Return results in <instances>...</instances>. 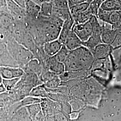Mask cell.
Masks as SVG:
<instances>
[{
  "label": "cell",
  "instance_id": "obj_1",
  "mask_svg": "<svg viewBox=\"0 0 121 121\" xmlns=\"http://www.w3.org/2000/svg\"><path fill=\"white\" fill-rule=\"evenodd\" d=\"M64 21L52 15L44 17L39 15L35 19L26 17L25 23L27 29L37 46L58 39Z\"/></svg>",
  "mask_w": 121,
  "mask_h": 121
},
{
  "label": "cell",
  "instance_id": "obj_2",
  "mask_svg": "<svg viewBox=\"0 0 121 121\" xmlns=\"http://www.w3.org/2000/svg\"><path fill=\"white\" fill-rule=\"evenodd\" d=\"M94 60V57L91 51L82 46L69 51L64 62L65 70L79 72L89 69Z\"/></svg>",
  "mask_w": 121,
  "mask_h": 121
},
{
  "label": "cell",
  "instance_id": "obj_3",
  "mask_svg": "<svg viewBox=\"0 0 121 121\" xmlns=\"http://www.w3.org/2000/svg\"><path fill=\"white\" fill-rule=\"evenodd\" d=\"M2 39L6 44L10 54L17 62L19 67L23 69L34 58L33 53L30 50L18 43L11 36L5 37Z\"/></svg>",
  "mask_w": 121,
  "mask_h": 121
},
{
  "label": "cell",
  "instance_id": "obj_4",
  "mask_svg": "<svg viewBox=\"0 0 121 121\" xmlns=\"http://www.w3.org/2000/svg\"><path fill=\"white\" fill-rule=\"evenodd\" d=\"M100 21L111 25L117 30L121 24V10L108 11L99 8L96 16Z\"/></svg>",
  "mask_w": 121,
  "mask_h": 121
},
{
  "label": "cell",
  "instance_id": "obj_5",
  "mask_svg": "<svg viewBox=\"0 0 121 121\" xmlns=\"http://www.w3.org/2000/svg\"><path fill=\"white\" fill-rule=\"evenodd\" d=\"M0 66L19 67L17 62L10 54L4 40L0 39Z\"/></svg>",
  "mask_w": 121,
  "mask_h": 121
},
{
  "label": "cell",
  "instance_id": "obj_6",
  "mask_svg": "<svg viewBox=\"0 0 121 121\" xmlns=\"http://www.w3.org/2000/svg\"><path fill=\"white\" fill-rule=\"evenodd\" d=\"M9 13L16 22H25L26 17L25 9L22 8L13 0H7Z\"/></svg>",
  "mask_w": 121,
  "mask_h": 121
},
{
  "label": "cell",
  "instance_id": "obj_7",
  "mask_svg": "<svg viewBox=\"0 0 121 121\" xmlns=\"http://www.w3.org/2000/svg\"><path fill=\"white\" fill-rule=\"evenodd\" d=\"M73 30L82 42L86 41L93 34L91 26L89 21L81 24H74Z\"/></svg>",
  "mask_w": 121,
  "mask_h": 121
},
{
  "label": "cell",
  "instance_id": "obj_8",
  "mask_svg": "<svg viewBox=\"0 0 121 121\" xmlns=\"http://www.w3.org/2000/svg\"><path fill=\"white\" fill-rule=\"evenodd\" d=\"M24 73L23 69L20 67L0 66V75L3 79L21 78Z\"/></svg>",
  "mask_w": 121,
  "mask_h": 121
},
{
  "label": "cell",
  "instance_id": "obj_9",
  "mask_svg": "<svg viewBox=\"0 0 121 121\" xmlns=\"http://www.w3.org/2000/svg\"><path fill=\"white\" fill-rule=\"evenodd\" d=\"M63 45V44L57 39L44 43L43 48L45 54L48 57H51L56 55Z\"/></svg>",
  "mask_w": 121,
  "mask_h": 121
},
{
  "label": "cell",
  "instance_id": "obj_10",
  "mask_svg": "<svg viewBox=\"0 0 121 121\" xmlns=\"http://www.w3.org/2000/svg\"><path fill=\"white\" fill-rule=\"evenodd\" d=\"M48 69L57 75L64 73L65 65L56 60L55 56L48 57L45 61Z\"/></svg>",
  "mask_w": 121,
  "mask_h": 121
},
{
  "label": "cell",
  "instance_id": "obj_11",
  "mask_svg": "<svg viewBox=\"0 0 121 121\" xmlns=\"http://www.w3.org/2000/svg\"><path fill=\"white\" fill-rule=\"evenodd\" d=\"M83 42L74 33L73 30L69 34L63 45L69 51L76 49L82 46Z\"/></svg>",
  "mask_w": 121,
  "mask_h": 121
},
{
  "label": "cell",
  "instance_id": "obj_12",
  "mask_svg": "<svg viewBox=\"0 0 121 121\" xmlns=\"http://www.w3.org/2000/svg\"><path fill=\"white\" fill-rule=\"evenodd\" d=\"M110 50V45L102 43L98 45L91 52L95 60H96L105 58L108 55Z\"/></svg>",
  "mask_w": 121,
  "mask_h": 121
},
{
  "label": "cell",
  "instance_id": "obj_13",
  "mask_svg": "<svg viewBox=\"0 0 121 121\" xmlns=\"http://www.w3.org/2000/svg\"><path fill=\"white\" fill-rule=\"evenodd\" d=\"M74 24V22L72 17H70L63 22L60 30V35L58 39L63 44L64 43L69 34L73 30Z\"/></svg>",
  "mask_w": 121,
  "mask_h": 121
},
{
  "label": "cell",
  "instance_id": "obj_14",
  "mask_svg": "<svg viewBox=\"0 0 121 121\" xmlns=\"http://www.w3.org/2000/svg\"><path fill=\"white\" fill-rule=\"evenodd\" d=\"M25 107L19 109L12 116L9 117V121H31Z\"/></svg>",
  "mask_w": 121,
  "mask_h": 121
},
{
  "label": "cell",
  "instance_id": "obj_15",
  "mask_svg": "<svg viewBox=\"0 0 121 121\" xmlns=\"http://www.w3.org/2000/svg\"><path fill=\"white\" fill-rule=\"evenodd\" d=\"M26 65L32 72L36 73L39 78L43 71L42 62L36 58H33Z\"/></svg>",
  "mask_w": 121,
  "mask_h": 121
},
{
  "label": "cell",
  "instance_id": "obj_16",
  "mask_svg": "<svg viewBox=\"0 0 121 121\" xmlns=\"http://www.w3.org/2000/svg\"><path fill=\"white\" fill-rule=\"evenodd\" d=\"M102 43L100 35L92 34L86 41L83 42L82 46L87 48L91 51L95 47Z\"/></svg>",
  "mask_w": 121,
  "mask_h": 121
},
{
  "label": "cell",
  "instance_id": "obj_17",
  "mask_svg": "<svg viewBox=\"0 0 121 121\" xmlns=\"http://www.w3.org/2000/svg\"><path fill=\"white\" fill-rule=\"evenodd\" d=\"M92 16V14L91 12L87 9L86 11L75 14L72 17L73 18L74 24H78L89 21Z\"/></svg>",
  "mask_w": 121,
  "mask_h": 121
},
{
  "label": "cell",
  "instance_id": "obj_18",
  "mask_svg": "<svg viewBox=\"0 0 121 121\" xmlns=\"http://www.w3.org/2000/svg\"><path fill=\"white\" fill-rule=\"evenodd\" d=\"M101 9L108 11L121 10V6L117 0H105L100 6Z\"/></svg>",
  "mask_w": 121,
  "mask_h": 121
},
{
  "label": "cell",
  "instance_id": "obj_19",
  "mask_svg": "<svg viewBox=\"0 0 121 121\" xmlns=\"http://www.w3.org/2000/svg\"><path fill=\"white\" fill-rule=\"evenodd\" d=\"M53 6L52 2H45L40 5V11L39 15L49 17L52 15Z\"/></svg>",
  "mask_w": 121,
  "mask_h": 121
},
{
  "label": "cell",
  "instance_id": "obj_20",
  "mask_svg": "<svg viewBox=\"0 0 121 121\" xmlns=\"http://www.w3.org/2000/svg\"><path fill=\"white\" fill-rule=\"evenodd\" d=\"M91 24L93 34L101 35L103 30V26L99 20L96 16L92 15L89 20Z\"/></svg>",
  "mask_w": 121,
  "mask_h": 121
},
{
  "label": "cell",
  "instance_id": "obj_21",
  "mask_svg": "<svg viewBox=\"0 0 121 121\" xmlns=\"http://www.w3.org/2000/svg\"><path fill=\"white\" fill-rule=\"evenodd\" d=\"M52 15L62 20L64 22L72 17L69 9H62L53 7Z\"/></svg>",
  "mask_w": 121,
  "mask_h": 121
},
{
  "label": "cell",
  "instance_id": "obj_22",
  "mask_svg": "<svg viewBox=\"0 0 121 121\" xmlns=\"http://www.w3.org/2000/svg\"><path fill=\"white\" fill-rule=\"evenodd\" d=\"M29 96L39 98L46 97L48 94L45 88L40 85L33 87L30 91Z\"/></svg>",
  "mask_w": 121,
  "mask_h": 121
},
{
  "label": "cell",
  "instance_id": "obj_23",
  "mask_svg": "<svg viewBox=\"0 0 121 121\" xmlns=\"http://www.w3.org/2000/svg\"><path fill=\"white\" fill-rule=\"evenodd\" d=\"M20 78H16L13 79H3L2 84L7 92H10L13 91V89L19 81Z\"/></svg>",
  "mask_w": 121,
  "mask_h": 121
},
{
  "label": "cell",
  "instance_id": "obj_24",
  "mask_svg": "<svg viewBox=\"0 0 121 121\" xmlns=\"http://www.w3.org/2000/svg\"><path fill=\"white\" fill-rule=\"evenodd\" d=\"M89 4L90 3L87 1L71 7L69 8L71 15L73 16L78 13H81L86 11L88 8Z\"/></svg>",
  "mask_w": 121,
  "mask_h": 121
},
{
  "label": "cell",
  "instance_id": "obj_25",
  "mask_svg": "<svg viewBox=\"0 0 121 121\" xmlns=\"http://www.w3.org/2000/svg\"><path fill=\"white\" fill-rule=\"evenodd\" d=\"M32 120H34L40 111V105L39 103L32 104L25 107Z\"/></svg>",
  "mask_w": 121,
  "mask_h": 121
},
{
  "label": "cell",
  "instance_id": "obj_26",
  "mask_svg": "<svg viewBox=\"0 0 121 121\" xmlns=\"http://www.w3.org/2000/svg\"><path fill=\"white\" fill-rule=\"evenodd\" d=\"M69 51H70L63 45L60 51L54 56H55L56 60L58 61L64 63L69 53Z\"/></svg>",
  "mask_w": 121,
  "mask_h": 121
},
{
  "label": "cell",
  "instance_id": "obj_27",
  "mask_svg": "<svg viewBox=\"0 0 121 121\" xmlns=\"http://www.w3.org/2000/svg\"><path fill=\"white\" fill-rule=\"evenodd\" d=\"M102 3V2L99 0H92L90 3L88 9L90 10L92 15L97 16Z\"/></svg>",
  "mask_w": 121,
  "mask_h": 121
},
{
  "label": "cell",
  "instance_id": "obj_28",
  "mask_svg": "<svg viewBox=\"0 0 121 121\" xmlns=\"http://www.w3.org/2000/svg\"><path fill=\"white\" fill-rule=\"evenodd\" d=\"M52 3L53 7L62 9H69L68 0H53Z\"/></svg>",
  "mask_w": 121,
  "mask_h": 121
},
{
  "label": "cell",
  "instance_id": "obj_29",
  "mask_svg": "<svg viewBox=\"0 0 121 121\" xmlns=\"http://www.w3.org/2000/svg\"><path fill=\"white\" fill-rule=\"evenodd\" d=\"M59 79L56 76L44 83V86L49 89H54L59 86Z\"/></svg>",
  "mask_w": 121,
  "mask_h": 121
},
{
  "label": "cell",
  "instance_id": "obj_30",
  "mask_svg": "<svg viewBox=\"0 0 121 121\" xmlns=\"http://www.w3.org/2000/svg\"><path fill=\"white\" fill-rule=\"evenodd\" d=\"M87 1V0H68V6L69 8H70L77 4H80Z\"/></svg>",
  "mask_w": 121,
  "mask_h": 121
},
{
  "label": "cell",
  "instance_id": "obj_31",
  "mask_svg": "<svg viewBox=\"0 0 121 121\" xmlns=\"http://www.w3.org/2000/svg\"><path fill=\"white\" fill-rule=\"evenodd\" d=\"M0 10L9 13L7 8V0H0Z\"/></svg>",
  "mask_w": 121,
  "mask_h": 121
},
{
  "label": "cell",
  "instance_id": "obj_32",
  "mask_svg": "<svg viewBox=\"0 0 121 121\" xmlns=\"http://www.w3.org/2000/svg\"><path fill=\"white\" fill-rule=\"evenodd\" d=\"M15 3L18 4L22 8L25 9V0H13Z\"/></svg>",
  "mask_w": 121,
  "mask_h": 121
},
{
  "label": "cell",
  "instance_id": "obj_33",
  "mask_svg": "<svg viewBox=\"0 0 121 121\" xmlns=\"http://www.w3.org/2000/svg\"><path fill=\"white\" fill-rule=\"evenodd\" d=\"M37 4L40 5L42 4L45 2H52L53 0H32Z\"/></svg>",
  "mask_w": 121,
  "mask_h": 121
},
{
  "label": "cell",
  "instance_id": "obj_34",
  "mask_svg": "<svg viewBox=\"0 0 121 121\" xmlns=\"http://www.w3.org/2000/svg\"><path fill=\"white\" fill-rule=\"evenodd\" d=\"M5 92H6V91L4 88V86H3V84L0 85V94H2Z\"/></svg>",
  "mask_w": 121,
  "mask_h": 121
},
{
  "label": "cell",
  "instance_id": "obj_35",
  "mask_svg": "<svg viewBox=\"0 0 121 121\" xmlns=\"http://www.w3.org/2000/svg\"><path fill=\"white\" fill-rule=\"evenodd\" d=\"M3 78H2V77L1 76V75H0V85L2 84V82H3Z\"/></svg>",
  "mask_w": 121,
  "mask_h": 121
},
{
  "label": "cell",
  "instance_id": "obj_36",
  "mask_svg": "<svg viewBox=\"0 0 121 121\" xmlns=\"http://www.w3.org/2000/svg\"><path fill=\"white\" fill-rule=\"evenodd\" d=\"M117 1L120 3V5H121V0H117Z\"/></svg>",
  "mask_w": 121,
  "mask_h": 121
},
{
  "label": "cell",
  "instance_id": "obj_37",
  "mask_svg": "<svg viewBox=\"0 0 121 121\" xmlns=\"http://www.w3.org/2000/svg\"><path fill=\"white\" fill-rule=\"evenodd\" d=\"M87 0V1L88 2H89V3H90L91 1L92 0Z\"/></svg>",
  "mask_w": 121,
  "mask_h": 121
},
{
  "label": "cell",
  "instance_id": "obj_38",
  "mask_svg": "<svg viewBox=\"0 0 121 121\" xmlns=\"http://www.w3.org/2000/svg\"><path fill=\"white\" fill-rule=\"evenodd\" d=\"M99 1H101L102 3L104 2V0H99Z\"/></svg>",
  "mask_w": 121,
  "mask_h": 121
},
{
  "label": "cell",
  "instance_id": "obj_39",
  "mask_svg": "<svg viewBox=\"0 0 121 121\" xmlns=\"http://www.w3.org/2000/svg\"></svg>",
  "mask_w": 121,
  "mask_h": 121
}]
</instances>
